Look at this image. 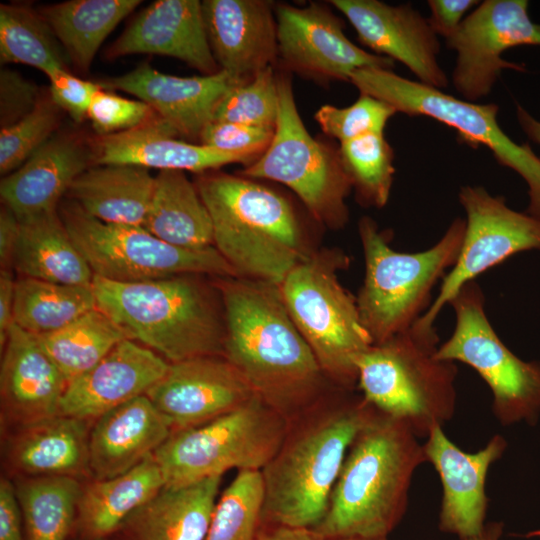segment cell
I'll list each match as a JSON object with an SVG mask.
<instances>
[{
	"mask_svg": "<svg viewBox=\"0 0 540 540\" xmlns=\"http://www.w3.org/2000/svg\"><path fill=\"white\" fill-rule=\"evenodd\" d=\"M241 82L245 81L223 70L212 75L179 77L141 64L99 84L102 88L134 95L172 124L180 135L199 139L204 128L212 122L219 101Z\"/></svg>",
	"mask_w": 540,
	"mask_h": 540,
	"instance_id": "cb8c5ba5",
	"label": "cell"
},
{
	"mask_svg": "<svg viewBox=\"0 0 540 540\" xmlns=\"http://www.w3.org/2000/svg\"><path fill=\"white\" fill-rule=\"evenodd\" d=\"M12 480L26 540H66L74 532L82 481L61 476Z\"/></svg>",
	"mask_w": 540,
	"mask_h": 540,
	"instance_id": "e575fe53",
	"label": "cell"
},
{
	"mask_svg": "<svg viewBox=\"0 0 540 540\" xmlns=\"http://www.w3.org/2000/svg\"><path fill=\"white\" fill-rule=\"evenodd\" d=\"M59 110L51 99L42 98L28 115L1 128V175L17 170L53 136L59 123Z\"/></svg>",
	"mask_w": 540,
	"mask_h": 540,
	"instance_id": "b9f144b4",
	"label": "cell"
},
{
	"mask_svg": "<svg viewBox=\"0 0 540 540\" xmlns=\"http://www.w3.org/2000/svg\"><path fill=\"white\" fill-rule=\"evenodd\" d=\"M354 391L337 389L289 422L279 449L261 470L262 525L315 528L354 438L376 412Z\"/></svg>",
	"mask_w": 540,
	"mask_h": 540,
	"instance_id": "7a4b0ae2",
	"label": "cell"
},
{
	"mask_svg": "<svg viewBox=\"0 0 540 540\" xmlns=\"http://www.w3.org/2000/svg\"><path fill=\"white\" fill-rule=\"evenodd\" d=\"M130 54L173 57L203 75L220 71L198 0H157L142 9L107 50L109 58Z\"/></svg>",
	"mask_w": 540,
	"mask_h": 540,
	"instance_id": "d4e9b609",
	"label": "cell"
},
{
	"mask_svg": "<svg viewBox=\"0 0 540 540\" xmlns=\"http://www.w3.org/2000/svg\"><path fill=\"white\" fill-rule=\"evenodd\" d=\"M146 396L172 431L207 423L258 398L223 356L169 363L165 375Z\"/></svg>",
	"mask_w": 540,
	"mask_h": 540,
	"instance_id": "e0dca14e",
	"label": "cell"
},
{
	"mask_svg": "<svg viewBox=\"0 0 540 540\" xmlns=\"http://www.w3.org/2000/svg\"><path fill=\"white\" fill-rule=\"evenodd\" d=\"M23 517L14 481L8 476L0 480V540H26Z\"/></svg>",
	"mask_w": 540,
	"mask_h": 540,
	"instance_id": "681fc988",
	"label": "cell"
},
{
	"mask_svg": "<svg viewBox=\"0 0 540 540\" xmlns=\"http://www.w3.org/2000/svg\"><path fill=\"white\" fill-rule=\"evenodd\" d=\"M97 308L92 286H74L20 277L16 280L14 323L33 335L65 327Z\"/></svg>",
	"mask_w": 540,
	"mask_h": 540,
	"instance_id": "8d00e7d4",
	"label": "cell"
},
{
	"mask_svg": "<svg viewBox=\"0 0 540 540\" xmlns=\"http://www.w3.org/2000/svg\"><path fill=\"white\" fill-rule=\"evenodd\" d=\"M439 338L413 326L372 344L357 360V389L379 412L407 424L426 438L456 409L455 362L436 356Z\"/></svg>",
	"mask_w": 540,
	"mask_h": 540,
	"instance_id": "52a82bcc",
	"label": "cell"
},
{
	"mask_svg": "<svg viewBox=\"0 0 540 540\" xmlns=\"http://www.w3.org/2000/svg\"><path fill=\"white\" fill-rule=\"evenodd\" d=\"M164 487L153 454L121 475L82 482L74 532L82 540L109 538L132 512Z\"/></svg>",
	"mask_w": 540,
	"mask_h": 540,
	"instance_id": "f546056e",
	"label": "cell"
},
{
	"mask_svg": "<svg viewBox=\"0 0 540 540\" xmlns=\"http://www.w3.org/2000/svg\"><path fill=\"white\" fill-rule=\"evenodd\" d=\"M214 247L240 278L279 286L311 253L299 216L277 191L242 175L201 173L195 183Z\"/></svg>",
	"mask_w": 540,
	"mask_h": 540,
	"instance_id": "5b68a950",
	"label": "cell"
},
{
	"mask_svg": "<svg viewBox=\"0 0 540 540\" xmlns=\"http://www.w3.org/2000/svg\"><path fill=\"white\" fill-rule=\"evenodd\" d=\"M397 111L388 103L360 93L347 107L323 105L315 113L322 131L340 143L367 134L384 133L388 121Z\"/></svg>",
	"mask_w": 540,
	"mask_h": 540,
	"instance_id": "7bdbcfd3",
	"label": "cell"
},
{
	"mask_svg": "<svg viewBox=\"0 0 540 540\" xmlns=\"http://www.w3.org/2000/svg\"><path fill=\"white\" fill-rule=\"evenodd\" d=\"M339 249H322L294 267L279 289L289 315L336 387L357 388V360L372 344L356 297L338 279L349 265Z\"/></svg>",
	"mask_w": 540,
	"mask_h": 540,
	"instance_id": "ba28073f",
	"label": "cell"
},
{
	"mask_svg": "<svg viewBox=\"0 0 540 540\" xmlns=\"http://www.w3.org/2000/svg\"><path fill=\"white\" fill-rule=\"evenodd\" d=\"M457 54L452 84L462 99L476 102L489 95L504 70L525 72L502 55L518 46L540 47V24L527 0H485L445 40Z\"/></svg>",
	"mask_w": 540,
	"mask_h": 540,
	"instance_id": "9a60e30c",
	"label": "cell"
},
{
	"mask_svg": "<svg viewBox=\"0 0 540 540\" xmlns=\"http://www.w3.org/2000/svg\"><path fill=\"white\" fill-rule=\"evenodd\" d=\"M39 12L25 5H0V61L24 64L48 78L67 69V55Z\"/></svg>",
	"mask_w": 540,
	"mask_h": 540,
	"instance_id": "74e56055",
	"label": "cell"
},
{
	"mask_svg": "<svg viewBox=\"0 0 540 540\" xmlns=\"http://www.w3.org/2000/svg\"><path fill=\"white\" fill-rule=\"evenodd\" d=\"M263 501L261 471L239 470L216 502L205 540H255Z\"/></svg>",
	"mask_w": 540,
	"mask_h": 540,
	"instance_id": "ab89813d",
	"label": "cell"
},
{
	"mask_svg": "<svg viewBox=\"0 0 540 540\" xmlns=\"http://www.w3.org/2000/svg\"><path fill=\"white\" fill-rule=\"evenodd\" d=\"M155 177L147 168L108 164L89 167L70 186V199L90 216L110 224L142 226Z\"/></svg>",
	"mask_w": 540,
	"mask_h": 540,
	"instance_id": "1f68e13d",
	"label": "cell"
},
{
	"mask_svg": "<svg viewBox=\"0 0 540 540\" xmlns=\"http://www.w3.org/2000/svg\"><path fill=\"white\" fill-rule=\"evenodd\" d=\"M95 540H109L108 538H103V539H95Z\"/></svg>",
	"mask_w": 540,
	"mask_h": 540,
	"instance_id": "6f0895ef",
	"label": "cell"
},
{
	"mask_svg": "<svg viewBox=\"0 0 540 540\" xmlns=\"http://www.w3.org/2000/svg\"><path fill=\"white\" fill-rule=\"evenodd\" d=\"M178 136V130L156 114L135 128L101 137L94 159L97 165L125 164L195 173L254 162L250 157L188 143Z\"/></svg>",
	"mask_w": 540,
	"mask_h": 540,
	"instance_id": "484cf974",
	"label": "cell"
},
{
	"mask_svg": "<svg viewBox=\"0 0 540 540\" xmlns=\"http://www.w3.org/2000/svg\"><path fill=\"white\" fill-rule=\"evenodd\" d=\"M225 315L224 358L256 396L288 422L338 388L323 373L283 301L279 286L214 277Z\"/></svg>",
	"mask_w": 540,
	"mask_h": 540,
	"instance_id": "6da1fadb",
	"label": "cell"
},
{
	"mask_svg": "<svg viewBox=\"0 0 540 540\" xmlns=\"http://www.w3.org/2000/svg\"><path fill=\"white\" fill-rule=\"evenodd\" d=\"M277 113V73L269 66L231 88L216 106L212 121L275 128Z\"/></svg>",
	"mask_w": 540,
	"mask_h": 540,
	"instance_id": "60d3db41",
	"label": "cell"
},
{
	"mask_svg": "<svg viewBox=\"0 0 540 540\" xmlns=\"http://www.w3.org/2000/svg\"><path fill=\"white\" fill-rule=\"evenodd\" d=\"M94 421L58 414L3 430L8 477H71L91 480L89 436Z\"/></svg>",
	"mask_w": 540,
	"mask_h": 540,
	"instance_id": "44dd1931",
	"label": "cell"
},
{
	"mask_svg": "<svg viewBox=\"0 0 540 540\" xmlns=\"http://www.w3.org/2000/svg\"><path fill=\"white\" fill-rule=\"evenodd\" d=\"M452 335L438 346L442 360L472 367L492 393V411L502 425L536 422L540 415V362L517 357L499 338L485 312L477 282L465 284L450 301Z\"/></svg>",
	"mask_w": 540,
	"mask_h": 540,
	"instance_id": "4fadbf2b",
	"label": "cell"
},
{
	"mask_svg": "<svg viewBox=\"0 0 540 540\" xmlns=\"http://www.w3.org/2000/svg\"><path fill=\"white\" fill-rule=\"evenodd\" d=\"M516 118L527 138L540 146V120L536 119L520 104L516 105Z\"/></svg>",
	"mask_w": 540,
	"mask_h": 540,
	"instance_id": "db71d44e",
	"label": "cell"
},
{
	"mask_svg": "<svg viewBox=\"0 0 540 540\" xmlns=\"http://www.w3.org/2000/svg\"><path fill=\"white\" fill-rule=\"evenodd\" d=\"M274 129L212 121L201 132L199 140L204 146L244 155L255 161L269 146Z\"/></svg>",
	"mask_w": 540,
	"mask_h": 540,
	"instance_id": "f6af8a7d",
	"label": "cell"
},
{
	"mask_svg": "<svg viewBox=\"0 0 540 540\" xmlns=\"http://www.w3.org/2000/svg\"><path fill=\"white\" fill-rule=\"evenodd\" d=\"M336 540H387V538H342Z\"/></svg>",
	"mask_w": 540,
	"mask_h": 540,
	"instance_id": "9f6ffc18",
	"label": "cell"
},
{
	"mask_svg": "<svg viewBox=\"0 0 540 540\" xmlns=\"http://www.w3.org/2000/svg\"><path fill=\"white\" fill-rule=\"evenodd\" d=\"M349 82L360 93L390 104L397 113L432 118L453 128L462 143L488 148L500 165L525 181L529 197L526 212L540 219V157L529 143H516L503 131L498 122V105L460 99L381 68L357 69Z\"/></svg>",
	"mask_w": 540,
	"mask_h": 540,
	"instance_id": "8fae6325",
	"label": "cell"
},
{
	"mask_svg": "<svg viewBox=\"0 0 540 540\" xmlns=\"http://www.w3.org/2000/svg\"><path fill=\"white\" fill-rule=\"evenodd\" d=\"M209 47L220 70L248 81L277 60L275 4L266 0H204Z\"/></svg>",
	"mask_w": 540,
	"mask_h": 540,
	"instance_id": "ffe728a7",
	"label": "cell"
},
{
	"mask_svg": "<svg viewBox=\"0 0 540 540\" xmlns=\"http://www.w3.org/2000/svg\"><path fill=\"white\" fill-rule=\"evenodd\" d=\"M141 100H132L101 88L93 97L87 112L92 128L106 137L135 128L154 115Z\"/></svg>",
	"mask_w": 540,
	"mask_h": 540,
	"instance_id": "ee69618b",
	"label": "cell"
},
{
	"mask_svg": "<svg viewBox=\"0 0 540 540\" xmlns=\"http://www.w3.org/2000/svg\"><path fill=\"white\" fill-rule=\"evenodd\" d=\"M141 3L139 0H70L44 7L47 21L68 60L87 72L101 44Z\"/></svg>",
	"mask_w": 540,
	"mask_h": 540,
	"instance_id": "836d02e7",
	"label": "cell"
},
{
	"mask_svg": "<svg viewBox=\"0 0 540 540\" xmlns=\"http://www.w3.org/2000/svg\"><path fill=\"white\" fill-rule=\"evenodd\" d=\"M465 226L456 218L432 247L409 253L393 249L391 231L371 217L359 220L365 275L356 301L373 344L407 331L428 310L434 286L458 258Z\"/></svg>",
	"mask_w": 540,
	"mask_h": 540,
	"instance_id": "8992f818",
	"label": "cell"
},
{
	"mask_svg": "<svg viewBox=\"0 0 540 540\" xmlns=\"http://www.w3.org/2000/svg\"><path fill=\"white\" fill-rule=\"evenodd\" d=\"M16 281L10 269L0 271V347L4 348L8 333L14 324Z\"/></svg>",
	"mask_w": 540,
	"mask_h": 540,
	"instance_id": "f907efd6",
	"label": "cell"
},
{
	"mask_svg": "<svg viewBox=\"0 0 540 540\" xmlns=\"http://www.w3.org/2000/svg\"><path fill=\"white\" fill-rule=\"evenodd\" d=\"M275 18L277 59L285 70L319 81H350L357 69L395 66L350 41L342 20L324 4H275Z\"/></svg>",
	"mask_w": 540,
	"mask_h": 540,
	"instance_id": "2e32d148",
	"label": "cell"
},
{
	"mask_svg": "<svg viewBox=\"0 0 540 540\" xmlns=\"http://www.w3.org/2000/svg\"><path fill=\"white\" fill-rule=\"evenodd\" d=\"M255 540H326L313 528L283 525L260 526Z\"/></svg>",
	"mask_w": 540,
	"mask_h": 540,
	"instance_id": "f5cc1de1",
	"label": "cell"
},
{
	"mask_svg": "<svg viewBox=\"0 0 540 540\" xmlns=\"http://www.w3.org/2000/svg\"><path fill=\"white\" fill-rule=\"evenodd\" d=\"M19 235V219L6 206L0 212V263L1 269H10Z\"/></svg>",
	"mask_w": 540,
	"mask_h": 540,
	"instance_id": "816d5d0a",
	"label": "cell"
},
{
	"mask_svg": "<svg viewBox=\"0 0 540 540\" xmlns=\"http://www.w3.org/2000/svg\"><path fill=\"white\" fill-rule=\"evenodd\" d=\"M503 534L502 522H490L486 523L483 531L472 538L466 540H500Z\"/></svg>",
	"mask_w": 540,
	"mask_h": 540,
	"instance_id": "11a10c76",
	"label": "cell"
},
{
	"mask_svg": "<svg viewBox=\"0 0 540 540\" xmlns=\"http://www.w3.org/2000/svg\"><path fill=\"white\" fill-rule=\"evenodd\" d=\"M172 430L146 395L129 400L94 420L89 436L92 479L121 475L154 452Z\"/></svg>",
	"mask_w": 540,
	"mask_h": 540,
	"instance_id": "4316f807",
	"label": "cell"
},
{
	"mask_svg": "<svg viewBox=\"0 0 540 540\" xmlns=\"http://www.w3.org/2000/svg\"><path fill=\"white\" fill-rule=\"evenodd\" d=\"M42 100L38 87L16 71L0 72V124L10 126L32 112Z\"/></svg>",
	"mask_w": 540,
	"mask_h": 540,
	"instance_id": "bcb514c9",
	"label": "cell"
},
{
	"mask_svg": "<svg viewBox=\"0 0 540 540\" xmlns=\"http://www.w3.org/2000/svg\"><path fill=\"white\" fill-rule=\"evenodd\" d=\"M204 275L115 282L93 277L96 307L112 319L128 339L169 363L223 356L224 308L215 283Z\"/></svg>",
	"mask_w": 540,
	"mask_h": 540,
	"instance_id": "277c9868",
	"label": "cell"
},
{
	"mask_svg": "<svg viewBox=\"0 0 540 540\" xmlns=\"http://www.w3.org/2000/svg\"><path fill=\"white\" fill-rule=\"evenodd\" d=\"M143 228L176 247L199 250L214 246L210 214L184 171H159Z\"/></svg>",
	"mask_w": 540,
	"mask_h": 540,
	"instance_id": "d6a6232c",
	"label": "cell"
},
{
	"mask_svg": "<svg viewBox=\"0 0 540 540\" xmlns=\"http://www.w3.org/2000/svg\"><path fill=\"white\" fill-rule=\"evenodd\" d=\"M278 113L267 149L240 175L272 180L290 188L311 217L338 230L349 220L346 199L352 188L339 148L317 140L306 129L296 105L292 80L277 74Z\"/></svg>",
	"mask_w": 540,
	"mask_h": 540,
	"instance_id": "9c48e42d",
	"label": "cell"
},
{
	"mask_svg": "<svg viewBox=\"0 0 540 540\" xmlns=\"http://www.w3.org/2000/svg\"><path fill=\"white\" fill-rule=\"evenodd\" d=\"M95 158L78 139L55 134L22 166L4 176L0 196L18 219L57 209L61 197Z\"/></svg>",
	"mask_w": 540,
	"mask_h": 540,
	"instance_id": "83f0119b",
	"label": "cell"
},
{
	"mask_svg": "<svg viewBox=\"0 0 540 540\" xmlns=\"http://www.w3.org/2000/svg\"><path fill=\"white\" fill-rule=\"evenodd\" d=\"M458 197L466 213L461 249L438 295L413 325L422 332L436 331L437 316L465 284L517 253L540 250V219L510 208L504 196L482 186H463Z\"/></svg>",
	"mask_w": 540,
	"mask_h": 540,
	"instance_id": "5bb4252c",
	"label": "cell"
},
{
	"mask_svg": "<svg viewBox=\"0 0 540 540\" xmlns=\"http://www.w3.org/2000/svg\"><path fill=\"white\" fill-rule=\"evenodd\" d=\"M59 215L94 276L141 282L179 275L238 277L214 247L192 250L162 241L142 226L110 224L65 201Z\"/></svg>",
	"mask_w": 540,
	"mask_h": 540,
	"instance_id": "7c38bea8",
	"label": "cell"
},
{
	"mask_svg": "<svg viewBox=\"0 0 540 540\" xmlns=\"http://www.w3.org/2000/svg\"><path fill=\"white\" fill-rule=\"evenodd\" d=\"M169 362L131 339L119 342L94 367L67 384L60 414L94 421L146 393L167 372Z\"/></svg>",
	"mask_w": 540,
	"mask_h": 540,
	"instance_id": "7402d4cb",
	"label": "cell"
},
{
	"mask_svg": "<svg viewBox=\"0 0 540 540\" xmlns=\"http://www.w3.org/2000/svg\"><path fill=\"white\" fill-rule=\"evenodd\" d=\"M426 462L411 428L376 410L351 443L326 514L313 529L326 540L387 538L406 512L416 469Z\"/></svg>",
	"mask_w": 540,
	"mask_h": 540,
	"instance_id": "3957f363",
	"label": "cell"
},
{
	"mask_svg": "<svg viewBox=\"0 0 540 540\" xmlns=\"http://www.w3.org/2000/svg\"><path fill=\"white\" fill-rule=\"evenodd\" d=\"M329 3L346 17L359 42L374 54L402 63L422 84L441 90L449 85L438 62V36L412 5H390L378 0Z\"/></svg>",
	"mask_w": 540,
	"mask_h": 540,
	"instance_id": "ac0fdd59",
	"label": "cell"
},
{
	"mask_svg": "<svg viewBox=\"0 0 540 540\" xmlns=\"http://www.w3.org/2000/svg\"><path fill=\"white\" fill-rule=\"evenodd\" d=\"M1 351L2 431L60 414L68 382L37 337L14 323Z\"/></svg>",
	"mask_w": 540,
	"mask_h": 540,
	"instance_id": "603a6c76",
	"label": "cell"
},
{
	"mask_svg": "<svg viewBox=\"0 0 540 540\" xmlns=\"http://www.w3.org/2000/svg\"><path fill=\"white\" fill-rule=\"evenodd\" d=\"M288 425L255 398L207 423L172 431L153 455L168 488L222 476L234 468L261 471L279 449Z\"/></svg>",
	"mask_w": 540,
	"mask_h": 540,
	"instance_id": "30bf717a",
	"label": "cell"
},
{
	"mask_svg": "<svg viewBox=\"0 0 540 540\" xmlns=\"http://www.w3.org/2000/svg\"><path fill=\"white\" fill-rule=\"evenodd\" d=\"M49 81L50 99L76 122L87 117L94 95L102 88L99 83L81 79L68 70L57 72Z\"/></svg>",
	"mask_w": 540,
	"mask_h": 540,
	"instance_id": "7dc6e473",
	"label": "cell"
},
{
	"mask_svg": "<svg viewBox=\"0 0 540 540\" xmlns=\"http://www.w3.org/2000/svg\"><path fill=\"white\" fill-rule=\"evenodd\" d=\"M222 476L178 487H164L132 512L113 540H205Z\"/></svg>",
	"mask_w": 540,
	"mask_h": 540,
	"instance_id": "f1b7e54d",
	"label": "cell"
},
{
	"mask_svg": "<svg viewBox=\"0 0 540 540\" xmlns=\"http://www.w3.org/2000/svg\"><path fill=\"white\" fill-rule=\"evenodd\" d=\"M425 439V457L436 469L443 487L439 529L460 540L479 535L486 525L488 471L502 457L506 440L495 435L481 450L468 453L446 436L442 426L433 428Z\"/></svg>",
	"mask_w": 540,
	"mask_h": 540,
	"instance_id": "d6986e66",
	"label": "cell"
},
{
	"mask_svg": "<svg viewBox=\"0 0 540 540\" xmlns=\"http://www.w3.org/2000/svg\"><path fill=\"white\" fill-rule=\"evenodd\" d=\"M13 266L21 277L91 286L94 274L57 209L19 219Z\"/></svg>",
	"mask_w": 540,
	"mask_h": 540,
	"instance_id": "4dcf8cb0",
	"label": "cell"
},
{
	"mask_svg": "<svg viewBox=\"0 0 540 540\" xmlns=\"http://www.w3.org/2000/svg\"><path fill=\"white\" fill-rule=\"evenodd\" d=\"M479 4L477 0H429L428 23L437 36L446 40L456 32L469 11Z\"/></svg>",
	"mask_w": 540,
	"mask_h": 540,
	"instance_id": "c3c4849f",
	"label": "cell"
},
{
	"mask_svg": "<svg viewBox=\"0 0 540 540\" xmlns=\"http://www.w3.org/2000/svg\"><path fill=\"white\" fill-rule=\"evenodd\" d=\"M338 148L358 202L365 207H384L395 174L394 151L384 133L345 141Z\"/></svg>",
	"mask_w": 540,
	"mask_h": 540,
	"instance_id": "f35d334b",
	"label": "cell"
},
{
	"mask_svg": "<svg viewBox=\"0 0 540 540\" xmlns=\"http://www.w3.org/2000/svg\"><path fill=\"white\" fill-rule=\"evenodd\" d=\"M36 337L68 383L127 339L121 328L97 308L61 329Z\"/></svg>",
	"mask_w": 540,
	"mask_h": 540,
	"instance_id": "d590c367",
	"label": "cell"
}]
</instances>
